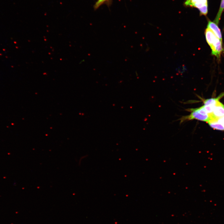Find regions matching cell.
<instances>
[{
    "mask_svg": "<svg viewBox=\"0 0 224 224\" xmlns=\"http://www.w3.org/2000/svg\"><path fill=\"white\" fill-rule=\"evenodd\" d=\"M187 110L190 112V114L181 118L180 119L181 122L193 119L207 122L210 119V115L207 113L203 106L197 108L190 109Z\"/></svg>",
    "mask_w": 224,
    "mask_h": 224,
    "instance_id": "1",
    "label": "cell"
},
{
    "mask_svg": "<svg viewBox=\"0 0 224 224\" xmlns=\"http://www.w3.org/2000/svg\"><path fill=\"white\" fill-rule=\"evenodd\" d=\"M184 4L187 7L198 9L200 15L206 16L208 13V0H186Z\"/></svg>",
    "mask_w": 224,
    "mask_h": 224,
    "instance_id": "2",
    "label": "cell"
},
{
    "mask_svg": "<svg viewBox=\"0 0 224 224\" xmlns=\"http://www.w3.org/2000/svg\"><path fill=\"white\" fill-rule=\"evenodd\" d=\"M212 50V54L216 56L219 59L223 50L222 41L217 38L210 47Z\"/></svg>",
    "mask_w": 224,
    "mask_h": 224,
    "instance_id": "3",
    "label": "cell"
},
{
    "mask_svg": "<svg viewBox=\"0 0 224 224\" xmlns=\"http://www.w3.org/2000/svg\"><path fill=\"white\" fill-rule=\"evenodd\" d=\"M210 117L218 119L224 116V105L219 101L215 106Z\"/></svg>",
    "mask_w": 224,
    "mask_h": 224,
    "instance_id": "4",
    "label": "cell"
},
{
    "mask_svg": "<svg viewBox=\"0 0 224 224\" xmlns=\"http://www.w3.org/2000/svg\"><path fill=\"white\" fill-rule=\"evenodd\" d=\"M207 28L210 29L214 33L215 35L221 41H222V37L220 29L218 25L213 21L208 20L207 26Z\"/></svg>",
    "mask_w": 224,
    "mask_h": 224,
    "instance_id": "5",
    "label": "cell"
},
{
    "mask_svg": "<svg viewBox=\"0 0 224 224\" xmlns=\"http://www.w3.org/2000/svg\"><path fill=\"white\" fill-rule=\"evenodd\" d=\"M204 34L207 42L210 47L218 38L213 32L208 28L205 29Z\"/></svg>",
    "mask_w": 224,
    "mask_h": 224,
    "instance_id": "6",
    "label": "cell"
},
{
    "mask_svg": "<svg viewBox=\"0 0 224 224\" xmlns=\"http://www.w3.org/2000/svg\"><path fill=\"white\" fill-rule=\"evenodd\" d=\"M218 119L210 117V119L207 122L211 127L214 129L224 130V126L218 121Z\"/></svg>",
    "mask_w": 224,
    "mask_h": 224,
    "instance_id": "7",
    "label": "cell"
},
{
    "mask_svg": "<svg viewBox=\"0 0 224 224\" xmlns=\"http://www.w3.org/2000/svg\"><path fill=\"white\" fill-rule=\"evenodd\" d=\"M224 96V92L222 93L216 98H212L204 100L203 101L204 105L215 107L219 99Z\"/></svg>",
    "mask_w": 224,
    "mask_h": 224,
    "instance_id": "8",
    "label": "cell"
},
{
    "mask_svg": "<svg viewBox=\"0 0 224 224\" xmlns=\"http://www.w3.org/2000/svg\"><path fill=\"white\" fill-rule=\"evenodd\" d=\"M224 10V0H221V4L216 17H215L213 22L218 25L222 13Z\"/></svg>",
    "mask_w": 224,
    "mask_h": 224,
    "instance_id": "9",
    "label": "cell"
},
{
    "mask_svg": "<svg viewBox=\"0 0 224 224\" xmlns=\"http://www.w3.org/2000/svg\"><path fill=\"white\" fill-rule=\"evenodd\" d=\"M106 0H99L95 4V7L97 8Z\"/></svg>",
    "mask_w": 224,
    "mask_h": 224,
    "instance_id": "10",
    "label": "cell"
},
{
    "mask_svg": "<svg viewBox=\"0 0 224 224\" xmlns=\"http://www.w3.org/2000/svg\"><path fill=\"white\" fill-rule=\"evenodd\" d=\"M218 121L221 123L224 127V116L218 118Z\"/></svg>",
    "mask_w": 224,
    "mask_h": 224,
    "instance_id": "11",
    "label": "cell"
}]
</instances>
